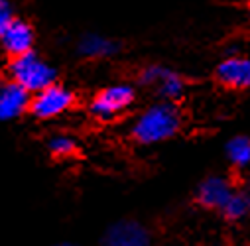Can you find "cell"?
<instances>
[{
  "label": "cell",
  "instance_id": "cell-8",
  "mask_svg": "<svg viewBox=\"0 0 250 246\" xmlns=\"http://www.w3.org/2000/svg\"><path fill=\"white\" fill-rule=\"evenodd\" d=\"M215 79L229 89H250V57L240 53L225 57L215 69Z\"/></svg>",
  "mask_w": 250,
  "mask_h": 246
},
{
  "label": "cell",
  "instance_id": "cell-10",
  "mask_svg": "<svg viewBox=\"0 0 250 246\" xmlns=\"http://www.w3.org/2000/svg\"><path fill=\"white\" fill-rule=\"evenodd\" d=\"M36 45V30L30 22L16 18L0 36V49L6 53V57H16L22 53L32 51Z\"/></svg>",
  "mask_w": 250,
  "mask_h": 246
},
{
  "label": "cell",
  "instance_id": "cell-14",
  "mask_svg": "<svg viewBox=\"0 0 250 246\" xmlns=\"http://www.w3.org/2000/svg\"><path fill=\"white\" fill-rule=\"evenodd\" d=\"M227 158L229 162L242 169L250 165V138L248 136H234L227 142Z\"/></svg>",
  "mask_w": 250,
  "mask_h": 246
},
{
  "label": "cell",
  "instance_id": "cell-11",
  "mask_svg": "<svg viewBox=\"0 0 250 246\" xmlns=\"http://www.w3.org/2000/svg\"><path fill=\"white\" fill-rule=\"evenodd\" d=\"M120 49H122L120 41H116V40H112L104 34H99V32H85L75 43L77 55L83 57V59H89V61L110 59Z\"/></svg>",
  "mask_w": 250,
  "mask_h": 246
},
{
  "label": "cell",
  "instance_id": "cell-17",
  "mask_svg": "<svg viewBox=\"0 0 250 246\" xmlns=\"http://www.w3.org/2000/svg\"><path fill=\"white\" fill-rule=\"evenodd\" d=\"M248 8H250V0H248Z\"/></svg>",
  "mask_w": 250,
  "mask_h": 246
},
{
  "label": "cell",
  "instance_id": "cell-2",
  "mask_svg": "<svg viewBox=\"0 0 250 246\" xmlns=\"http://www.w3.org/2000/svg\"><path fill=\"white\" fill-rule=\"evenodd\" d=\"M6 77L16 81L34 95L57 81V69L53 63H49V59H45L43 55L32 49L28 53L8 57Z\"/></svg>",
  "mask_w": 250,
  "mask_h": 246
},
{
  "label": "cell",
  "instance_id": "cell-4",
  "mask_svg": "<svg viewBox=\"0 0 250 246\" xmlns=\"http://www.w3.org/2000/svg\"><path fill=\"white\" fill-rule=\"evenodd\" d=\"M77 104V93L63 83H51L45 89L32 95L30 101V114L36 120H55L63 114L71 112Z\"/></svg>",
  "mask_w": 250,
  "mask_h": 246
},
{
  "label": "cell",
  "instance_id": "cell-13",
  "mask_svg": "<svg viewBox=\"0 0 250 246\" xmlns=\"http://www.w3.org/2000/svg\"><path fill=\"white\" fill-rule=\"evenodd\" d=\"M221 213L229 221H242L244 217H248L250 215V191L234 189V193L230 195L229 203L223 207Z\"/></svg>",
  "mask_w": 250,
  "mask_h": 246
},
{
  "label": "cell",
  "instance_id": "cell-9",
  "mask_svg": "<svg viewBox=\"0 0 250 246\" xmlns=\"http://www.w3.org/2000/svg\"><path fill=\"white\" fill-rule=\"evenodd\" d=\"M232 193H234V187L225 175H209L197 185L195 199L205 209L223 211V207L229 203Z\"/></svg>",
  "mask_w": 250,
  "mask_h": 246
},
{
  "label": "cell",
  "instance_id": "cell-1",
  "mask_svg": "<svg viewBox=\"0 0 250 246\" xmlns=\"http://www.w3.org/2000/svg\"><path fill=\"white\" fill-rule=\"evenodd\" d=\"M181 130V112L173 101L160 99L148 104L130 124V138L138 146L167 142Z\"/></svg>",
  "mask_w": 250,
  "mask_h": 246
},
{
  "label": "cell",
  "instance_id": "cell-7",
  "mask_svg": "<svg viewBox=\"0 0 250 246\" xmlns=\"http://www.w3.org/2000/svg\"><path fill=\"white\" fill-rule=\"evenodd\" d=\"M32 93L6 75L0 79V122H14L30 114Z\"/></svg>",
  "mask_w": 250,
  "mask_h": 246
},
{
  "label": "cell",
  "instance_id": "cell-5",
  "mask_svg": "<svg viewBox=\"0 0 250 246\" xmlns=\"http://www.w3.org/2000/svg\"><path fill=\"white\" fill-rule=\"evenodd\" d=\"M138 85L144 89H152L164 101H177L185 93V79L171 67L152 63L146 65L138 73Z\"/></svg>",
  "mask_w": 250,
  "mask_h": 246
},
{
  "label": "cell",
  "instance_id": "cell-12",
  "mask_svg": "<svg viewBox=\"0 0 250 246\" xmlns=\"http://www.w3.org/2000/svg\"><path fill=\"white\" fill-rule=\"evenodd\" d=\"M45 150L47 154L57 160V162H67V160H75L81 152L79 140L73 134L67 132H55L45 140Z\"/></svg>",
  "mask_w": 250,
  "mask_h": 246
},
{
  "label": "cell",
  "instance_id": "cell-16",
  "mask_svg": "<svg viewBox=\"0 0 250 246\" xmlns=\"http://www.w3.org/2000/svg\"><path fill=\"white\" fill-rule=\"evenodd\" d=\"M49 246H81V244L69 242V240H61V242H53V244H49Z\"/></svg>",
  "mask_w": 250,
  "mask_h": 246
},
{
  "label": "cell",
  "instance_id": "cell-15",
  "mask_svg": "<svg viewBox=\"0 0 250 246\" xmlns=\"http://www.w3.org/2000/svg\"><path fill=\"white\" fill-rule=\"evenodd\" d=\"M16 8L12 4V0H0V36L2 32L16 20Z\"/></svg>",
  "mask_w": 250,
  "mask_h": 246
},
{
  "label": "cell",
  "instance_id": "cell-3",
  "mask_svg": "<svg viewBox=\"0 0 250 246\" xmlns=\"http://www.w3.org/2000/svg\"><path fill=\"white\" fill-rule=\"evenodd\" d=\"M136 101V89L130 83H112L103 87L89 101L87 112L97 122H112L122 116Z\"/></svg>",
  "mask_w": 250,
  "mask_h": 246
},
{
  "label": "cell",
  "instance_id": "cell-6",
  "mask_svg": "<svg viewBox=\"0 0 250 246\" xmlns=\"http://www.w3.org/2000/svg\"><path fill=\"white\" fill-rule=\"evenodd\" d=\"M99 246H152V232L138 219H118L104 228Z\"/></svg>",
  "mask_w": 250,
  "mask_h": 246
}]
</instances>
